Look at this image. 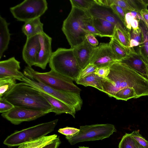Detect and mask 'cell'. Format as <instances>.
Wrapping results in <instances>:
<instances>
[{
    "instance_id": "6da1fadb",
    "label": "cell",
    "mask_w": 148,
    "mask_h": 148,
    "mask_svg": "<svg viewBox=\"0 0 148 148\" xmlns=\"http://www.w3.org/2000/svg\"><path fill=\"white\" fill-rule=\"evenodd\" d=\"M110 72L102 80L103 92L114 96L120 90L127 87L134 90L137 98L148 96V79L125 64L117 61L109 66Z\"/></svg>"
},
{
    "instance_id": "7a4b0ae2",
    "label": "cell",
    "mask_w": 148,
    "mask_h": 148,
    "mask_svg": "<svg viewBox=\"0 0 148 148\" xmlns=\"http://www.w3.org/2000/svg\"><path fill=\"white\" fill-rule=\"evenodd\" d=\"M3 97L14 106L49 112L53 110L39 90L24 82L16 83Z\"/></svg>"
},
{
    "instance_id": "3957f363",
    "label": "cell",
    "mask_w": 148,
    "mask_h": 148,
    "mask_svg": "<svg viewBox=\"0 0 148 148\" xmlns=\"http://www.w3.org/2000/svg\"><path fill=\"white\" fill-rule=\"evenodd\" d=\"M91 15L88 11L74 7L63 22L62 30L71 47L73 48L82 43L87 33L85 30V21Z\"/></svg>"
},
{
    "instance_id": "277c9868",
    "label": "cell",
    "mask_w": 148,
    "mask_h": 148,
    "mask_svg": "<svg viewBox=\"0 0 148 148\" xmlns=\"http://www.w3.org/2000/svg\"><path fill=\"white\" fill-rule=\"evenodd\" d=\"M49 65L51 70L75 81L82 70L72 48H59L53 52Z\"/></svg>"
},
{
    "instance_id": "5b68a950",
    "label": "cell",
    "mask_w": 148,
    "mask_h": 148,
    "mask_svg": "<svg viewBox=\"0 0 148 148\" xmlns=\"http://www.w3.org/2000/svg\"><path fill=\"white\" fill-rule=\"evenodd\" d=\"M23 72L25 75L30 79L56 90L78 92L81 90L74 84L73 79L51 70L48 72H39L27 66L25 67Z\"/></svg>"
},
{
    "instance_id": "8992f818",
    "label": "cell",
    "mask_w": 148,
    "mask_h": 148,
    "mask_svg": "<svg viewBox=\"0 0 148 148\" xmlns=\"http://www.w3.org/2000/svg\"><path fill=\"white\" fill-rule=\"evenodd\" d=\"M58 120L56 119L16 131L8 136L3 144L9 147L18 146L46 136L54 130Z\"/></svg>"
},
{
    "instance_id": "52a82bcc",
    "label": "cell",
    "mask_w": 148,
    "mask_h": 148,
    "mask_svg": "<svg viewBox=\"0 0 148 148\" xmlns=\"http://www.w3.org/2000/svg\"><path fill=\"white\" fill-rule=\"evenodd\" d=\"M79 131L75 135L66 139L73 145L81 142L101 140L109 137L116 132L112 124H96L81 126Z\"/></svg>"
},
{
    "instance_id": "ba28073f",
    "label": "cell",
    "mask_w": 148,
    "mask_h": 148,
    "mask_svg": "<svg viewBox=\"0 0 148 148\" xmlns=\"http://www.w3.org/2000/svg\"><path fill=\"white\" fill-rule=\"evenodd\" d=\"M21 81L61 101L74 108L76 111L81 109L83 101L80 96V92L56 90L41 83L31 79L25 76L21 79Z\"/></svg>"
},
{
    "instance_id": "9c48e42d",
    "label": "cell",
    "mask_w": 148,
    "mask_h": 148,
    "mask_svg": "<svg viewBox=\"0 0 148 148\" xmlns=\"http://www.w3.org/2000/svg\"><path fill=\"white\" fill-rule=\"evenodd\" d=\"M48 9L46 0H25L20 3L10 8L14 18L25 23L40 17Z\"/></svg>"
},
{
    "instance_id": "30bf717a",
    "label": "cell",
    "mask_w": 148,
    "mask_h": 148,
    "mask_svg": "<svg viewBox=\"0 0 148 148\" xmlns=\"http://www.w3.org/2000/svg\"><path fill=\"white\" fill-rule=\"evenodd\" d=\"M49 113L47 111L14 106L10 110L2 113L1 115L13 124L18 125L23 122L35 120Z\"/></svg>"
},
{
    "instance_id": "8fae6325",
    "label": "cell",
    "mask_w": 148,
    "mask_h": 148,
    "mask_svg": "<svg viewBox=\"0 0 148 148\" xmlns=\"http://www.w3.org/2000/svg\"><path fill=\"white\" fill-rule=\"evenodd\" d=\"M117 61L109 43H101L95 49L90 63L95 65L99 68L109 66Z\"/></svg>"
},
{
    "instance_id": "7c38bea8",
    "label": "cell",
    "mask_w": 148,
    "mask_h": 148,
    "mask_svg": "<svg viewBox=\"0 0 148 148\" xmlns=\"http://www.w3.org/2000/svg\"><path fill=\"white\" fill-rule=\"evenodd\" d=\"M38 37L40 47L36 59L34 66L45 69L49 62L53 53L52 39L44 32L39 34Z\"/></svg>"
},
{
    "instance_id": "4fadbf2b",
    "label": "cell",
    "mask_w": 148,
    "mask_h": 148,
    "mask_svg": "<svg viewBox=\"0 0 148 148\" xmlns=\"http://www.w3.org/2000/svg\"><path fill=\"white\" fill-rule=\"evenodd\" d=\"M20 62L14 57L0 62V79L14 77L21 81L25 75L20 71Z\"/></svg>"
},
{
    "instance_id": "5bb4252c",
    "label": "cell",
    "mask_w": 148,
    "mask_h": 148,
    "mask_svg": "<svg viewBox=\"0 0 148 148\" xmlns=\"http://www.w3.org/2000/svg\"><path fill=\"white\" fill-rule=\"evenodd\" d=\"M40 47L38 35L27 38L23 49L22 56L27 66L31 67L34 66Z\"/></svg>"
},
{
    "instance_id": "9a60e30c",
    "label": "cell",
    "mask_w": 148,
    "mask_h": 148,
    "mask_svg": "<svg viewBox=\"0 0 148 148\" xmlns=\"http://www.w3.org/2000/svg\"><path fill=\"white\" fill-rule=\"evenodd\" d=\"M119 61L148 78V65L134 48H131L129 54L126 58Z\"/></svg>"
},
{
    "instance_id": "2e32d148",
    "label": "cell",
    "mask_w": 148,
    "mask_h": 148,
    "mask_svg": "<svg viewBox=\"0 0 148 148\" xmlns=\"http://www.w3.org/2000/svg\"><path fill=\"white\" fill-rule=\"evenodd\" d=\"M97 47L92 46L86 39L81 44L73 48L74 56L82 69L90 63L92 56Z\"/></svg>"
},
{
    "instance_id": "e0dca14e",
    "label": "cell",
    "mask_w": 148,
    "mask_h": 148,
    "mask_svg": "<svg viewBox=\"0 0 148 148\" xmlns=\"http://www.w3.org/2000/svg\"><path fill=\"white\" fill-rule=\"evenodd\" d=\"M88 11L92 17L104 19L116 26L122 25L110 7L99 5L95 3Z\"/></svg>"
},
{
    "instance_id": "ac0fdd59",
    "label": "cell",
    "mask_w": 148,
    "mask_h": 148,
    "mask_svg": "<svg viewBox=\"0 0 148 148\" xmlns=\"http://www.w3.org/2000/svg\"><path fill=\"white\" fill-rule=\"evenodd\" d=\"M39 91L52 106L53 110L51 112L56 115L64 113L68 114L75 118L76 111L74 108L45 92Z\"/></svg>"
},
{
    "instance_id": "d6986e66",
    "label": "cell",
    "mask_w": 148,
    "mask_h": 148,
    "mask_svg": "<svg viewBox=\"0 0 148 148\" xmlns=\"http://www.w3.org/2000/svg\"><path fill=\"white\" fill-rule=\"evenodd\" d=\"M93 24L100 37H113L116 25L105 20L92 17Z\"/></svg>"
},
{
    "instance_id": "ffe728a7",
    "label": "cell",
    "mask_w": 148,
    "mask_h": 148,
    "mask_svg": "<svg viewBox=\"0 0 148 148\" xmlns=\"http://www.w3.org/2000/svg\"><path fill=\"white\" fill-rule=\"evenodd\" d=\"M43 26L39 17L25 22L21 29L27 38H28L44 32Z\"/></svg>"
},
{
    "instance_id": "44dd1931",
    "label": "cell",
    "mask_w": 148,
    "mask_h": 148,
    "mask_svg": "<svg viewBox=\"0 0 148 148\" xmlns=\"http://www.w3.org/2000/svg\"><path fill=\"white\" fill-rule=\"evenodd\" d=\"M9 23L0 16V58L8 48L11 34L8 28Z\"/></svg>"
},
{
    "instance_id": "7402d4cb",
    "label": "cell",
    "mask_w": 148,
    "mask_h": 148,
    "mask_svg": "<svg viewBox=\"0 0 148 148\" xmlns=\"http://www.w3.org/2000/svg\"><path fill=\"white\" fill-rule=\"evenodd\" d=\"M139 27L143 37V43L138 46L137 52L141 56L145 62L148 65V28L142 21H139Z\"/></svg>"
},
{
    "instance_id": "603a6c76",
    "label": "cell",
    "mask_w": 148,
    "mask_h": 148,
    "mask_svg": "<svg viewBox=\"0 0 148 148\" xmlns=\"http://www.w3.org/2000/svg\"><path fill=\"white\" fill-rule=\"evenodd\" d=\"M103 78L99 77L95 73H94L84 78L78 79L75 81L78 84L85 86H90L95 87L103 92Z\"/></svg>"
},
{
    "instance_id": "cb8c5ba5",
    "label": "cell",
    "mask_w": 148,
    "mask_h": 148,
    "mask_svg": "<svg viewBox=\"0 0 148 148\" xmlns=\"http://www.w3.org/2000/svg\"><path fill=\"white\" fill-rule=\"evenodd\" d=\"M126 49H130V33L122 25L116 26L113 37Z\"/></svg>"
},
{
    "instance_id": "d4e9b609",
    "label": "cell",
    "mask_w": 148,
    "mask_h": 148,
    "mask_svg": "<svg viewBox=\"0 0 148 148\" xmlns=\"http://www.w3.org/2000/svg\"><path fill=\"white\" fill-rule=\"evenodd\" d=\"M56 134L46 136L22 144L17 148H42L56 138Z\"/></svg>"
},
{
    "instance_id": "484cf974",
    "label": "cell",
    "mask_w": 148,
    "mask_h": 148,
    "mask_svg": "<svg viewBox=\"0 0 148 148\" xmlns=\"http://www.w3.org/2000/svg\"><path fill=\"white\" fill-rule=\"evenodd\" d=\"M109 43L118 61L126 58L129 54L131 48L130 49H126L113 38H111Z\"/></svg>"
},
{
    "instance_id": "4316f807",
    "label": "cell",
    "mask_w": 148,
    "mask_h": 148,
    "mask_svg": "<svg viewBox=\"0 0 148 148\" xmlns=\"http://www.w3.org/2000/svg\"><path fill=\"white\" fill-rule=\"evenodd\" d=\"M17 79L14 77L0 79V98L3 97L16 84Z\"/></svg>"
},
{
    "instance_id": "83f0119b",
    "label": "cell",
    "mask_w": 148,
    "mask_h": 148,
    "mask_svg": "<svg viewBox=\"0 0 148 148\" xmlns=\"http://www.w3.org/2000/svg\"><path fill=\"white\" fill-rule=\"evenodd\" d=\"M114 97L116 99L125 101L132 98H137L134 90L131 87L125 88L120 90L116 93Z\"/></svg>"
},
{
    "instance_id": "f1b7e54d",
    "label": "cell",
    "mask_w": 148,
    "mask_h": 148,
    "mask_svg": "<svg viewBox=\"0 0 148 148\" xmlns=\"http://www.w3.org/2000/svg\"><path fill=\"white\" fill-rule=\"evenodd\" d=\"M119 148H137V143L136 141L130 135L126 133L122 137L119 143Z\"/></svg>"
},
{
    "instance_id": "f546056e",
    "label": "cell",
    "mask_w": 148,
    "mask_h": 148,
    "mask_svg": "<svg viewBox=\"0 0 148 148\" xmlns=\"http://www.w3.org/2000/svg\"><path fill=\"white\" fill-rule=\"evenodd\" d=\"M72 7L88 11L95 3L94 0H70Z\"/></svg>"
},
{
    "instance_id": "4dcf8cb0",
    "label": "cell",
    "mask_w": 148,
    "mask_h": 148,
    "mask_svg": "<svg viewBox=\"0 0 148 148\" xmlns=\"http://www.w3.org/2000/svg\"><path fill=\"white\" fill-rule=\"evenodd\" d=\"M84 28L85 31L88 34H90L94 35L100 36L93 24L92 16L87 18L85 21Z\"/></svg>"
},
{
    "instance_id": "1f68e13d",
    "label": "cell",
    "mask_w": 148,
    "mask_h": 148,
    "mask_svg": "<svg viewBox=\"0 0 148 148\" xmlns=\"http://www.w3.org/2000/svg\"><path fill=\"white\" fill-rule=\"evenodd\" d=\"M130 134L139 145L145 148H148V141L140 134L139 130L134 131Z\"/></svg>"
},
{
    "instance_id": "d6a6232c",
    "label": "cell",
    "mask_w": 148,
    "mask_h": 148,
    "mask_svg": "<svg viewBox=\"0 0 148 148\" xmlns=\"http://www.w3.org/2000/svg\"><path fill=\"white\" fill-rule=\"evenodd\" d=\"M97 69V67L96 66L89 63L84 69L82 70L77 79L84 78L90 75L95 73Z\"/></svg>"
},
{
    "instance_id": "836d02e7",
    "label": "cell",
    "mask_w": 148,
    "mask_h": 148,
    "mask_svg": "<svg viewBox=\"0 0 148 148\" xmlns=\"http://www.w3.org/2000/svg\"><path fill=\"white\" fill-rule=\"evenodd\" d=\"M111 1L112 5H115L120 7L124 11L126 14L134 10L127 0H111Z\"/></svg>"
},
{
    "instance_id": "e575fe53",
    "label": "cell",
    "mask_w": 148,
    "mask_h": 148,
    "mask_svg": "<svg viewBox=\"0 0 148 148\" xmlns=\"http://www.w3.org/2000/svg\"><path fill=\"white\" fill-rule=\"evenodd\" d=\"M110 7L115 14L125 26V18L126 13L124 11L121 7L116 5H112Z\"/></svg>"
},
{
    "instance_id": "d590c367",
    "label": "cell",
    "mask_w": 148,
    "mask_h": 148,
    "mask_svg": "<svg viewBox=\"0 0 148 148\" xmlns=\"http://www.w3.org/2000/svg\"><path fill=\"white\" fill-rule=\"evenodd\" d=\"M130 5L134 10L138 12L143 9H147V6L145 4L143 0H127Z\"/></svg>"
},
{
    "instance_id": "8d00e7d4",
    "label": "cell",
    "mask_w": 148,
    "mask_h": 148,
    "mask_svg": "<svg viewBox=\"0 0 148 148\" xmlns=\"http://www.w3.org/2000/svg\"><path fill=\"white\" fill-rule=\"evenodd\" d=\"M130 39H133L141 45L143 42V37L141 29H132L130 32Z\"/></svg>"
},
{
    "instance_id": "74e56055",
    "label": "cell",
    "mask_w": 148,
    "mask_h": 148,
    "mask_svg": "<svg viewBox=\"0 0 148 148\" xmlns=\"http://www.w3.org/2000/svg\"><path fill=\"white\" fill-rule=\"evenodd\" d=\"M14 106L4 97L0 98V112H6L14 108Z\"/></svg>"
},
{
    "instance_id": "f35d334b",
    "label": "cell",
    "mask_w": 148,
    "mask_h": 148,
    "mask_svg": "<svg viewBox=\"0 0 148 148\" xmlns=\"http://www.w3.org/2000/svg\"><path fill=\"white\" fill-rule=\"evenodd\" d=\"M79 129L74 127H66L59 129L58 132L66 137L73 136L78 132Z\"/></svg>"
},
{
    "instance_id": "ab89813d",
    "label": "cell",
    "mask_w": 148,
    "mask_h": 148,
    "mask_svg": "<svg viewBox=\"0 0 148 148\" xmlns=\"http://www.w3.org/2000/svg\"><path fill=\"white\" fill-rule=\"evenodd\" d=\"M110 72L109 66H105L97 68L95 73L99 77L106 78Z\"/></svg>"
},
{
    "instance_id": "60d3db41",
    "label": "cell",
    "mask_w": 148,
    "mask_h": 148,
    "mask_svg": "<svg viewBox=\"0 0 148 148\" xmlns=\"http://www.w3.org/2000/svg\"><path fill=\"white\" fill-rule=\"evenodd\" d=\"M134 18L130 12H128L125 14V27L127 29V31L130 32L132 29L131 23Z\"/></svg>"
},
{
    "instance_id": "b9f144b4",
    "label": "cell",
    "mask_w": 148,
    "mask_h": 148,
    "mask_svg": "<svg viewBox=\"0 0 148 148\" xmlns=\"http://www.w3.org/2000/svg\"><path fill=\"white\" fill-rule=\"evenodd\" d=\"M86 39L88 42L92 46H97L98 45L99 42L95 38L94 35L88 34L86 36Z\"/></svg>"
},
{
    "instance_id": "7bdbcfd3",
    "label": "cell",
    "mask_w": 148,
    "mask_h": 148,
    "mask_svg": "<svg viewBox=\"0 0 148 148\" xmlns=\"http://www.w3.org/2000/svg\"><path fill=\"white\" fill-rule=\"evenodd\" d=\"M61 143L59 137H57L52 141L42 148H58Z\"/></svg>"
},
{
    "instance_id": "ee69618b",
    "label": "cell",
    "mask_w": 148,
    "mask_h": 148,
    "mask_svg": "<svg viewBox=\"0 0 148 148\" xmlns=\"http://www.w3.org/2000/svg\"><path fill=\"white\" fill-rule=\"evenodd\" d=\"M144 22L148 28V10L147 9L142 10L140 12Z\"/></svg>"
},
{
    "instance_id": "f6af8a7d",
    "label": "cell",
    "mask_w": 148,
    "mask_h": 148,
    "mask_svg": "<svg viewBox=\"0 0 148 148\" xmlns=\"http://www.w3.org/2000/svg\"><path fill=\"white\" fill-rule=\"evenodd\" d=\"M130 12L134 18L137 19L139 21L141 20L144 22V20L139 12L135 10L132 11Z\"/></svg>"
},
{
    "instance_id": "bcb514c9",
    "label": "cell",
    "mask_w": 148,
    "mask_h": 148,
    "mask_svg": "<svg viewBox=\"0 0 148 148\" xmlns=\"http://www.w3.org/2000/svg\"><path fill=\"white\" fill-rule=\"evenodd\" d=\"M131 25L133 29L135 30L139 28V21L136 19L134 18L131 21Z\"/></svg>"
},
{
    "instance_id": "7dc6e473",
    "label": "cell",
    "mask_w": 148,
    "mask_h": 148,
    "mask_svg": "<svg viewBox=\"0 0 148 148\" xmlns=\"http://www.w3.org/2000/svg\"><path fill=\"white\" fill-rule=\"evenodd\" d=\"M137 148H145V147H144L139 145L137 142Z\"/></svg>"
},
{
    "instance_id": "c3c4849f",
    "label": "cell",
    "mask_w": 148,
    "mask_h": 148,
    "mask_svg": "<svg viewBox=\"0 0 148 148\" xmlns=\"http://www.w3.org/2000/svg\"><path fill=\"white\" fill-rule=\"evenodd\" d=\"M79 147V148H89V147H84V146H81V147Z\"/></svg>"
},
{
    "instance_id": "681fc988",
    "label": "cell",
    "mask_w": 148,
    "mask_h": 148,
    "mask_svg": "<svg viewBox=\"0 0 148 148\" xmlns=\"http://www.w3.org/2000/svg\"><path fill=\"white\" fill-rule=\"evenodd\" d=\"M147 69H148V68H147Z\"/></svg>"
},
{
    "instance_id": "f907efd6",
    "label": "cell",
    "mask_w": 148,
    "mask_h": 148,
    "mask_svg": "<svg viewBox=\"0 0 148 148\" xmlns=\"http://www.w3.org/2000/svg\"><path fill=\"white\" fill-rule=\"evenodd\" d=\"M148 79V78H147Z\"/></svg>"
}]
</instances>
